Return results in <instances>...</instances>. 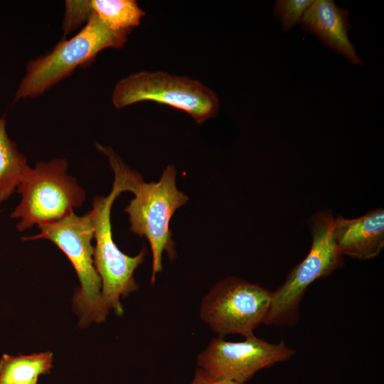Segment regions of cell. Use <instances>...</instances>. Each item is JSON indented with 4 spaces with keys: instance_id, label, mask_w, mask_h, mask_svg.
I'll return each mask as SVG.
<instances>
[{
    "instance_id": "1",
    "label": "cell",
    "mask_w": 384,
    "mask_h": 384,
    "mask_svg": "<svg viewBox=\"0 0 384 384\" xmlns=\"http://www.w3.org/2000/svg\"><path fill=\"white\" fill-rule=\"evenodd\" d=\"M100 151L107 156L114 173L111 192L107 196H96L90 211L94 228L93 260L102 280V301L109 311L112 309L117 315L123 314L120 297H126L138 289L134 277L136 269L144 262L148 252L143 248L135 256L122 252L112 237L110 220L114 200L122 192H132L135 185L142 179L136 171L129 169L110 146H102Z\"/></svg>"
},
{
    "instance_id": "2",
    "label": "cell",
    "mask_w": 384,
    "mask_h": 384,
    "mask_svg": "<svg viewBox=\"0 0 384 384\" xmlns=\"http://www.w3.org/2000/svg\"><path fill=\"white\" fill-rule=\"evenodd\" d=\"M129 31L112 29L92 14L77 34L59 42L49 53L28 62L14 100L38 97L78 66L93 60L102 50L122 48Z\"/></svg>"
},
{
    "instance_id": "3",
    "label": "cell",
    "mask_w": 384,
    "mask_h": 384,
    "mask_svg": "<svg viewBox=\"0 0 384 384\" xmlns=\"http://www.w3.org/2000/svg\"><path fill=\"white\" fill-rule=\"evenodd\" d=\"M334 215L330 210L313 214L308 220L311 233L310 250L287 274L284 283L272 292L265 325L297 323L299 307L307 289L316 280L330 276L344 265L333 234Z\"/></svg>"
},
{
    "instance_id": "4",
    "label": "cell",
    "mask_w": 384,
    "mask_h": 384,
    "mask_svg": "<svg viewBox=\"0 0 384 384\" xmlns=\"http://www.w3.org/2000/svg\"><path fill=\"white\" fill-rule=\"evenodd\" d=\"M132 193L134 197L124 208L129 215V230L149 242L151 255L153 284L156 275L163 270L162 257L166 252L172 262L177 255L172 239L170 221L176 210L186 203L188 196L176 186V170L169 165L156 182H138Z\"/></svg>"
},
{
    "instance_id": "5",
    "label": "cell",
    "mask_w": 384,
    "mask_h": 384,
    "mask_svg": "<svg viewBox=\"0 0 384 384\" xmlns=\"http://www.w3.org/2000/svg\"><path fill=\"white\" fill-rule=\"evenodd\" d=\"M67 169L63 159L38 162L33 168L25 169L16 188L21 200L11 214L19 219V231L58 221L83 203L85 193L67 174Z\"/></svg>"
},
{
    "instance_id": "6",
    "label": "cell",
    "mask_w": 384,
    "mask_h": 384,
    "mask_svg": "<svg viewBox=\"0 0 384 384\" xmlns=\"http://www.w3.org/2000/svg\"><path fill=\"white\" fill-rule=\"evenodd\" d=\"M40 233L22 240L47 239L60 249L73 265L80 282L73 306L80 316V325L100 323L108 314L102 301V280L95 267L94 228L90 211L84 215L72 213L54 223L38 226Z\"/></svg>"
},
{
    "instance_id": "7",
    "label": "cell",
    "mask_w": 384,
    "mask_h": 384,
    "mask_svg": "<svg viewBox=\"0 0 384 384\" xmlns=\"http://www.w3.org/2000/svg\"><path fill=\"white\" fill-rule=\"evenodd\" d=\"M152 101L188 114L197 124L215 117L219 111L218 96L198 80L162 71H139L121 79L112 94L113 105L121 109Z\"/></svg>"
},
{
    "instance_id": "8",
    "label": "cell",
    "mask_w": 384,
    "mask_h": 384,
    "mask_svg": "<svg viewBox=\"0 0 384 384\" xmlns=\"http://www.w3.org/2000/svg\"><path fill=\"white\" fill-rule=\"evenodd\" d=\"M271 299L272 292L260 284L228 277L203 297L199 316L218 337L229 334L247 337L265 324Z\"/></svg>"
},
{
    "instance_id": "9",
    "label": "cell",
    "mask_w": 384,
    "mask_h": 384,
    "mask_svg": "<svg viewBox=\"0 0 384 384\" xmlns=\"http://www.w3.org/2000/svg\"><path fill=\"white\" fill-rule=\"evenodd\" d=\"M242 341L213 338L196 358L198 368L216 380L245 384L259 370L289 360L295 351L284 341L270 343L254 334Z\"/></svg>"
},
{
    "instance_id": "10",
    "label": "cell",
    "mask_w": 384,
    "mask_h": 384,
    "mask_svg": "<svg viewBox=\"0 0 384 384\" xmlns=\"http://www.w3.org/2000/svg\"><path fill=\"white\" fill-rule=\"evenodd\" d=\"M333 234L343 256L368 260L378 256L384 247V209L374 208L355 218L336 215Z\"/></svg>"
},
{
    "instance_id": "11",
    "label": "cell",
    "mask_w": 384,
    "mask_h": 384,
    "mask_svg": "<svg viewBox=\"0 0 384 384\" xmlns=\"http://www.w3.org/2000/svg\"><path fill=\"white\" fill-rule=\"evenodd\" d=\"M348 13L331 0L314 1L303 15L302 28L314 34L326 46L361 65V60L348 37Z\"/></svg>"
},
{
    "instance_id": "12",
    "label": "cell",
    "mask_w": 384,
    "mask_h": 384,
    "mask_svg": "<svg viewBox=\"0 0 384 384\" xmlns=\"http://www.w3.org/2000/svg\"><path fill=\"white\" fill-rule=\"evenodd\" d=\"M92 14L112 29L129 31L145 15L134 0H69L66 3L67 19L75 27L86 23Z\"/></svg>"
},
{
    "instance_id": "13",
    "label": "cell",
    "mask_w": 384,
    "mask_h": 384,
    "mask_svg": "<svg viewBox=\"0 0 384 384\" xmlns=\"http://www.w3.org/2000/svg\"><path fill=\"white\" fill-rule=\"evenodd\" d=\"M52 363L50 352L17 356L4 354L0 359V384L38 382L40 375L50 373Z\"/></svg>"
},
{
    "instance_id": "14",
    "label": "cell",
    "mask_w": 384,
    "mask_h": 384,
    "mask_svg": "<svg viewBox=\"0 0 384 384\" xmlns=\"http://www.w3.org/2000/svg\"><path fill=\"white\" fill-rule=\"evenodd\" d=\"M27 166L26 158L9 138L5 119L0 116V204L17 188Z\"/></svg>"
},
{
    "instance_id": "15",
    "label": "cell",
    "mask_w": 384,
    "mask_h": 384,
    "mask_svg": "<svg viewBox=\"0 0 384 384\" xmlns=\"http://www.w3.org/2000/svg\"><path fill=\"white\" fill-rule=\"evenodd\" d=\"M312 0H279L274 13L281 22L284 31H288L300 22L303 15L313 3Z\"/></svg>"
},
{
    "instance_id": "16",
    "label": "cell",
    "mask_w": 384,
    "mask_h": 384,
    "mask_svg": "<svg viewBox=\"0 0 384 384\" xmlns=\"http://www.w3.org/2000/svg\"><path fill=\"white\" fill-rule=\"evenodd\" d=\"M190 384H241L231 381L216 380L208 375L203 369L196 370L194 378Z\"/></svg>"
},
{
    "instance_id": "17",
    "label": "cell",
    "mask_w": 384,
    "mask_h": 384,
    "mask_svg": "<svg viewBox=\"0 0 384 384\" xmlns=\"http://www.w3.org/2000/svg\"><path fill=\"white\" fill-rule=\"evenodd\" d=\"M16 384H38V382H33V383H19Z\"/></svg>"
}]
</instances>
